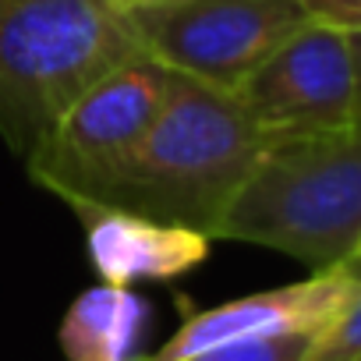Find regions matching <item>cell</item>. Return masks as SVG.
I'll use <instances>...</instances> for the list:
<instances>
[{
  "mask_svg": "<svg viewBox=\"0 0 361 361\" xmlns=\"http://www.w3.org/2000/svg\"><path fill=\"white\" fill-rule=\"evenodd\" d=\"M269 145L234 92L173 75V89L106 209L216 238L234 195Z\"/></svg>",
  "mask_w": 361,
  "mask_h": 361,
  "instance_id": "1",
  "label": "cell"
},
{
  "mask_svg": "<svg viewBox=\"0 0 361 361\" xmlns=\"http://www.w3.org/2000/svg\"><path fill=\"white\" fill-rule=\"evenodd\" d=\"M142 50L114 0H0V135L29 156L110 71Z\"/></svg>",
  "mask_w": 361,
  "mask_h": 361,
  "instance_id": "2",
  "label": "cell"
},
{
  "mask_svg": "<svg viewBox=\"0 0 361 361\" xmlns=\"http://www.w3.org/2000/svg\"><path fill=\"white\" fill-rule=\"evenodd\" d=\"M216 238L283 252L312 273L350 262L361 245V131L273 142Z\"/></svg>",
  "mask_w": 361,
  "mask_h": 361,
  "instance_id": "3",
  "label": "cell"
},
{
  "mask_svg": "<svg viewBox=\"0 0 361 361\" xmlns=\"http://www.w3.org/2000/svg\"><path fill=\"white\" fill-rule=\"evenodd\" d=\"M173 89V71L138 54L99 78L25 156L39 188L64 199L75 213L106 209Z\"/></svg>",
  "mask_w": 361,
  "mask_h": 361,
  "instance_id": "4",
  "label": "cell"
},
{
  "mask_svg": "<svg viewBox=\"0 0 361 361\" xmlns=\"http://www.w3.org/2000/svg\"><path fill=\"white\" fill-rule=\"evenodd\" d=\"M124 18L145 57L220 92H234L312 22L305 0H145Z\"/></svg>",
  "mask_w": 361,
  "mask_h": 361,
  "instance_id": "5",
  "label": "cell"
},
{
  "mask_svg": "<svg viewBox=\"0 0 361 361\" xmlns=\"http://www.w3.org/2000/svg\"><path fill=\"white\" fill-rule=\"evenodd\" d=\"M238 103L269 142L354 131V57L347 32L308 22L238 89Z\"/></svg>",
  "mask_w": 361,
  "mask_h": 361,
  "instance_id": "6",
  "label": "cell"
},
{
  "mask_svg": "<svg viewBox=\"0 0 361 361\" xmlns=\"http://www.w3.org/2000/svg\"><path fill=\"white\" fill-rule=\"evenodd\" d=\"M357 283H361V273L350 262H343L333 269H319L301 283H287L276 290L248 294V298L195 312L145 361H180L199 350H213L227 343L315 336L322 326L336 319V312L347 305Z\"/></svg>",
  "mask_w": 361,
  "mask_h": 361,
  "instance_id": "7",
  "label": "cell"
},
{
  "mask_svg": "<svg viewBox=\"0 0 361 361\" xmlns=\"http://www.w3.org/2000/svg\"><path fill=\"white\" fill-rule=\"evenodd\" d=\"M78 220L85 224V248L99 280L114 287L185 276L206 262L213 241L199 231L128 209H89L78 213Z\"/></svg>",
  "mask_w": 361,
  "mask_h": 361,
  "instance_id": "8",
  "label": "cell"
},
{
  "mask_svg": "<svg viewBox=\"0 0 361 361\" xmlns=\"http://www.w3.org/2000/svg\"><path fill=\"white\" fill-rule=\"evenodd\" d=\"M149 305L131 287L99 283L78 294L61 322V350L68 361H135Z\"/></svg>",
  "mask_w": 361,
  "mask_h": 361,
  "instance_id": "9",
  "label": "cell"
},
{
  "mask_svg": "<svg viewBox=\"0 0 361 361\" xmlns=\"http://www.w3.org/2000/svg\"><path fill=\"white\" fill-rule=\"evenodd\" d=\"M305 361H361V283L336 319L312 336Z\"/></svg>",
  "mask_w": 361,
  "mask_h": 361,
  "instance_id": "10",
  "label": "cell"
},
{
  "mask_svg": "<svg viewBox=\"0 0 361 361\" xmlns=\"http://www.w3.org/2000/svg\"><path fill=\"white\" fill-rule=\"evenodd\" d=\"M312 336H283V340H252V343H227L213 350H199L180 361H305Z\"/></svg>",
  "mask_w": 361,
  "mask_h": 361,
  "instance_id": "11",
  "label": "cell"
},
{
  "mask_svg": "<svg viewBox=\"0 0 361 361\" xmlns=\"http://www.w3.org/2000/svg\"><path fill=\"white\" fill-rule=\"evenodd\" d=\"M305 11L312 22L340 32H361V0H305Z\"/></svg>",
  "mask_w": 361,
  "mask_h": 361,
  "instance_id": "12",
  "label": "cell"
},
{
  "mask_svg": "<svg viewBox=\"0 0 361 361\" xmlns=\"http://www.w3.org/2000/svg\"><path fill=\"white\" fill-rule=\"evenodd\" d=\"M350 57H354V82H357V103H354V131H361V32H347Z\"/></svg>",
  "mask_w": 361,
  "mask_h": 361,
  "instance_id": "13",
  "label": "cell"
},
{
  "mask_svg": "<svg viewBox=\"0 0 361 361\" xmlns=\"http://www.w3.org/2000/svg\"><path fill=\"white\" fill-rule=\"evenodd\" d=\"M114 4L124 11V8H135V4H145V0H114Z\"/></svg>",
  "mask_w": 361,
  "mask_h": 361,
  "instance_id": "14",
  "label": "cell"
},
{
  "mask_svg": "<svg viewBox=\"0 0 361 361\" xmlns=\"http://www.w3.org/2000/svg\"><path fill=\"white\" fill-rule=\"evenodd\" d=\"M350 266H354V269L361 273V245H357V252H354V259H350Z\"/></svg>",
  "mask_w": 361,
  "mask_h": 361,
  "instance_id": "15",
  "label": "cell"
}]
</instances>
